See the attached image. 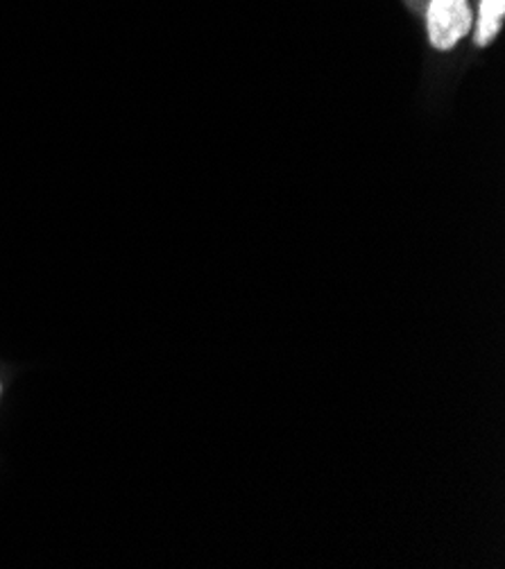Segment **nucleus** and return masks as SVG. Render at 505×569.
I'll return each instance as SVG.
<instances>
[{
	"instance_id": "obj_1",
	"label": "nucleus",
	"mask_w": 505,
	"mask_h": 569,
	"mask_svg": "<svg viewBox=\"0 0 505 569\" xmlns=\"http://www.w3.org/2000/svg\"><path fill=\"white\" fill-rule=\"evenodd\" d=\"M473 27L469 0H428L426 33L435 50L447 53L456 48Z\"/></svg>"
},
{
	"instance_id": "obj_2",
	"label": "nucleus",
	"mask_w": 505,
	"mask_h": 569,
	"mask_svg": "<svg viewBox=\"0 0 505 569\" xmlns=\"http://www.w3.org/2000/svg\"><path fill=\"white\" fill-rule=\"evenodd\" d=\"M503 16H505V0H481L479 5V16H477V46H490L503 27Z\"/></svg>"
}]
</instances>
